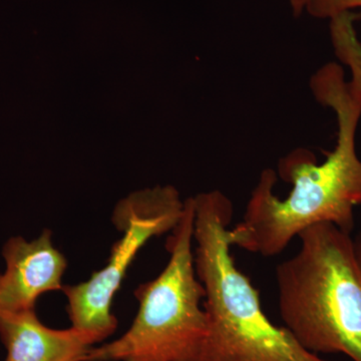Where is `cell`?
Masks as SVG:
<instances>
[{
    "label": "cell",
    "instance_id": "1",
    "mask_svg": "<svg viewBox=\"0 0 361 361\" xmlns=\"http://www.w3.org/2000/svg\"><path fill=\"white\" fill-rule=\"evenodd\" d=\"M310 89L316 101L336 116V147L322 164L306 149H294L279 161L278 175L292 185L285 199L274 193L277 173L264 169L243 220L230 229L233 247L269 258L314 225L330 223L349 234L353 231L355 209L361 205V160L356 151L361 101L351 94L343 68L337 63L316 71Z\"/></svg>",
    "mask_w": 361,
    "mask_h": 361
},
{
    "label": "cell",
    "instance_id": "2",
    "mask_svg": "<svg viewBox=\"0 0 361 361\" xmlns=\"http://www.w3.org/2000/svg\"><path fill=\"white\" fill-rule=\"evenodd\" d=\"M195 268L204 289L207 334L195 361H330L268 319L259 292L231 253L232 202L222 192L194 197Z\"/></svg>",
    "mask_w": 361,
    "mask_h": 361
},
{
    "label": "cell",
    "instance_id": "3",
    "mask_svg": "<svg viewBox=\"0 0 361 361\" xmlns=\"http://www.w3.org/2000/svg\"><path fill=\"white\" fill-rule=\"evenodd\" d=\"M300 249L276 268L285 327L314 355L361 361V263L350 234L322 223L299 234Z\"/></svg>",
    "mask_w": 361,
    "mask_h": 361
},
{
    "label": "cell",
    "instance_id": "4",
    "mask_svg": "<svg viewBox=\"0 0 361 361\" xmlns=\"http://www.w3.org/2000/svg\"><path fill=\"white\" fill-rule=\"evenodd\" d=\"M195 202L185 200L166 248L170 257L155 278L135 290L139 310L115 341L90 349L85 361H195L207 334L205 289L195 268Z\"/></svg>",
    "mask_w": 361,
    "mask_h": 361
},
{
    "label": "cell",
    "instance_id": "5",
    "mask_svg": "<svg viewBox=\"0 0 361 361\" xmlns=\"http://www.w3.org/2000/svg\"><path fill=\"white\" fill-rule=\"evenodd\" d=\"M184 204L169 185L135 192L118 202L111 222L122 237L111 247L108 262L85 281L61 289L71 326L87 332L97 343L115 334L118 319L111 306L130 266L149 240L174 230Z\"/></svg>",
    "mask_w": 361,
    "mask_h": 361
},
{
    "label": "cell",
    "instance_id": "6",
    "mask_svg": "<svg viewBox=\"0 0 361 361\" xmlns=\"http://www.w3.org/2000/svg\"><path fill=\"white\" fill-rule=\"evenodd\" d=\"M2 254L6 268L0 274V315L35 310L42 294L63 289L68 260L54 246L51 230L32 241L13 237Z\"/></svg>",
    "mask_w": 361,
    "mask_h": 361
},
{
    "label": "cell",
    "instance_id": "7",
    "mask_svg": "<svg viewBox=\"0 0 361 361\" xmlns=\"http://www.w3.org/2000/svg\"><path fill=\"white\" fill-rule=\"evenodd\" d=\"M0 339L6 349L4 361H85L97 343L75 327L45 326L35 310L0 315Z\"/></svg>",
    "mask_w": 361,
    "mask_h": 361
},
{
    "label": "cell",
    "instance_id": "8",
    "mask_svg": "<svg viewBox=\"0 0 361 361\" xmlns=\"http://www.w3.org/2000/svg\"><path fill=\"white\" fill-rule=\"evenodd\" d=\"M360 20L361 14L353 11L338 14L329 20V33L336 58L350 73L348 89L361 101V42L355 28Z\"/></svg>",
    "mask_w": 361,
    "mask_h": 361
},
{
    "label": "cell",
    "instance_id": "9",
    "mask_svg": "<svg viewBox=\"0 0 361 361\" xmlns=\"http://www.w3.org/2000/svg\"><path fill=\"white\" fill-rule=\"evenodd\" d=\"M361 8V0H310L305 11L316 18H329Z\"/></svg>",
    "mask_w": 361,
    "mask_h": 361
},
{
    "label": "cell",
    "instance_id": "10",
    "mask_svg": "<svg viewBox=\"0 0 361 361\" xmlns=\"http://www.w3.org/2000/svg\"><path fill=\"white\" fill-rule=\"evenodd\" d=\"M308 1H310V0H289V4H290L294 16H300V14L305 11Z\"/></svg>",
    "mask_w": 361,
    "mask_h": 361
},
{
    "label": "cell",
    "instance_id": "11",
    "mask_svg": "<svg viewBox=\"0 0 361 361\" xmlns=\"http://www.w3.org/2000/svg\"><path fill=\"white\" fill-rule=\"evenodd\" d=\"M355 251L357 254L358 260L361 263V232L358 235L357 239L355 241Z\"/></svg>",
    "mask_w": 361,
    "mask_h": 361
}]
</instances>
